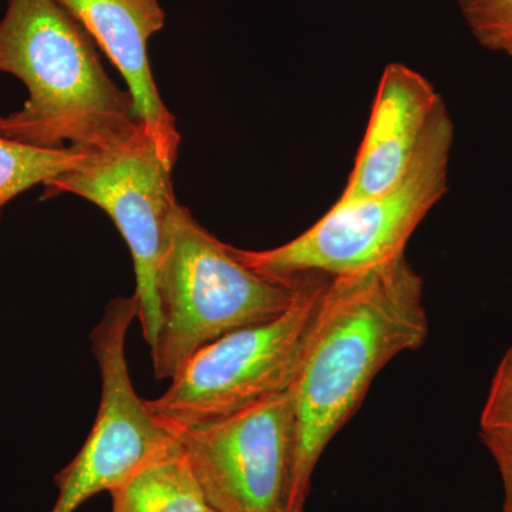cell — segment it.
Wrapping results in <instances>:
<instances>
[{
  "label": "cell",
  "instance_id": "2e32d148",
  "mask_svg": "<svg viewBox=\"0 0 512 512\" xmlns=\"http://www.w3.org/2000/svg\"><path fill=\"white\" fill-rule=\"evenodd\" d=\"M211 512H215V511H211Z\"/></svg>",
  "mask_w": 512,
  "mask_h": 512
},
{
  "label": "cell",
  "instance_id": "9a60e30c",
  "mask_svg": "<svg viewBox=\"0 0 512 512\" xmlns=\"http://www.w3.org/2000/svg\"><path fill=\"white\" fill-rule=\"evenodd\" d=\"M480 437L500 471L504 490L503 512H512V434L511 436L480 434Z\"/></svg>",
  "mask_w": 512,
  "mask_h": 512
},
{
  "label": "cell",
  "instance_id": "8fae6325",
  "mask_svg": "<svg viewBox=\"0 0 512 512\" xmlns=\"http://www.w3.org/2000/svg\"><path fill=\"white\" fill-rule=\"evenodd\" d=\"M111 512H211L181 444L173 440L110 491Z\"/></svg>",
  "mask_w": 512,
  "mask_h": 512
},
{
  "label": "cell",
  "instance_id": "6da1fadb",
  "mask_svg": "<svg viewBox=\"0 0 512 512\" xmlns=\"http://www.w3.org/2000/svg\"><path fill=\"white\" fill-rule=\"evenodd\" d=\"M424 282L406 254L326 282L292 386L295 404L288 512H305L316 464L359 409L370 384L429 336Z\"/></svg>",
  "mask_w": 512,
  "mask_h": 512
},
{
  "label": "cell",
  "instance_id": "7c38bea8",
  "mask_svg": "<svg viewBox=\"0 0 512 512\" xmlns=\"http://www.w3.org/2000/svg\"><path fill=\"white\" fill-rule=\"evenodd\" d=\"M90 151L26 146L0 133V212L18 195L55 180L82 163Z\"/></svg>",
  "mask_w": 512,
  "mask_h": 512
},
{
  "label": "cell",
  "instance_id": "9c48e42d",
  "mask_svg": "<svg viewBox=\"0 0 512 512\" xmlns=\"http://www.w3.org/2000/svg\"><path fill=\"white\" fill-rule=\"evenodd\" d=\"M82 23L101 52L119 69L133 97L134 116L153 140L161 161L173 171L180 133L165 107L153 72L148 43L165 26L160 0H56Z\"/></svg>",
  "mask_w": 512,
  "mask_h": 512
},
{
  "label": "cell",
  "instance_id": "3957f363",
  "mask_svg": "<svg viewBox=\"0 0 512 512\" xmlns=\"http://www.w3.org/2000/svg\"><path fill=\"white\" fill-rule=\"evenodd\" d=\"M299 284L301 275L276 278L251 268L175 202L158 271L161 326L150 348L154 376L171 380L208 343L282 315Z\"/></svg>",
  "mask_w": 512,
  "mask_h": 512
},
{
  "label": "cell",
  "instance_id": "277c9868",
  "mask_svg": "<svg viewBox=\"0 0 512 512\" xmlns=\"http://www.w3.org/2000/svg\"><path fill=\"white\" fill-rule=\"evenodd\" d=\"M453 143L454 123L444 103L406 174L392 188L362 200L335 202L320 220L281 247L235 252L251 268L276 278H332L404 255L414 231L447 194Z\"/></svg>",
  "mask_w": 512,
  "mask_h": 512
},
{
  "label": "cell",
  "instance_id": "5bb4252c",
  "mask_svg": "<svg viewBox=\"0 0 512 512\" xmlns=\"http://www.w3.org/2000/svg\"><path fill=\"white\" fill-rule=\"evenodd\" d=\"M480 434H512V345L495 370L480 417Z\"/></svg>",
  "mask_w": 512,
  "mask_h": 512
},
{
  "label": "cell",
  "instance_id": "7a4b0ae2",
  "mask_svg": "<svg viewBox=\"0 0 512 512\" xmlns=\"http://www.w3.org/2000/svg\"><path fill=\"white\" fill-rule=\"evenodd\" d=\"M0 73L28 90L22 109L0 117V133L26 146L104 150L144 128L92 36L56 0H8L0 19Z\"/></svg>",
  "mask_w": 512,
  "mask_h": 512
},
{
  "label": "cell",
  "instance_id": "8992f818",
  "mask_svg": "<svg viewBox=\"0 0 512 512\" xmlns=\"http://www.w3.org/2000/svg\"><path fill=\"white\" fill-rule=\"evenodd\" d=\"M134 319L137 299L117 296L90 333L100 372L99 410L79 453L55 476L59 494L50 512H76L94 495L110 493L173 440L131 380L126 346Z\"/></svg>",
  "mask_w": 512,
  "mask_h": 512
},
{
  "label": "cell",
  "instance_id": "30bf717a",
  "mask_svg": "<svg viewBox=\"0 0 512 512\" xmlns=\"http://www.w3.org/2000/svg\"><path fill=\"white\" fill-rule=\"evenodd\" d=\"M443 104L423 74L403 63L387 64L355 165L336 202L372 197L399 183Z\"/></svg>",
  "mask_w": 512,
  "mask_h": 512
},
{
  "label": "cell",
  "instance_id": "4fadbf2b",
  "mask_svg": "<svg viewBox=\"0 0 512 512\" xmlns=\"http://www.w3.org/2000/svg\"><path fill=\"white\" fill-rule=\"evenodd\" d=\"M471 35L487 50L512 57V0H457Z\"/></svg>",
  "mask_w": 512,
  "mask_h": 512
},
{
  "label": "cell",
  "instance_id": "ba28073f",
  "mask_svg": "<svg viewBox=\"0 0 512 512\" xmlns=\"http://www.w3.org/2000/svg\"><path fill=\"white\" fill-rule=\"evenodd\" d=\"M163 424L184 448L212 511L288 512L295 456L292 387L210 423Z\"/></svg>",
  "mask_w": 512,
  "mask_h": 512
},
{
  "label": "cell",
  "instance_id": "5b68a950",
  "mask_svg": "<svg viewBox=\"0 0 512 512\" xmlns=\"http://www.w3.org/2000/svg\"><path fill=\"white\" fill-rule=\"evenodd\" d=\"M330 276L302 274L295 301L274 319L234 330L197 350L147 406L173 426L222 419L291 389Z\"/></svg>",
  "mask_w": 512,
  "mask_h": 512
},
{
  "label": "cell",
  "instance_id": "52a82bcc",
  "mask_svg": "<svg viewBox=\"0 0 512 512\" xmlns=\"http://www.w3.org/2000/svg\"><path fill=\"white\" fill-rule=\"evenodd\" d=\"M43 187L45 198L73 194L93 202L116 224L133 258L138 320L151 348L161 326L158 271L177 202L171 170L153 140L141 128L126 143L90 151L82 163Z\"/></svg>",
  "mask_w": 512,
  "mask_h": 512
}]
</instances>
